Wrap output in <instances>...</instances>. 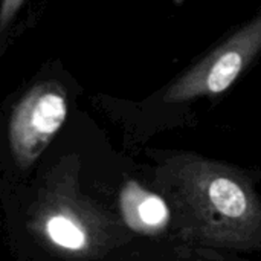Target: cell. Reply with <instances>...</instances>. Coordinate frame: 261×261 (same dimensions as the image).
Listing matches in <instances>:
<instances>
[{
    "label": "cell",
    "mask_w": 261,
    "mask_h": 261,
    "mask_svg": "<svg viewBox=\"0 0 261 261\" xmlns=\"http://www.w3.org/2000/svg\"><path fill=\"white\" fill-rule=\"evenodd\" d=\"M177 171V197L206 240L251 246L261 236V206L249 187L223 167L185 161Z\"/></svg>",
    "instance_id": "cell-1"
},
{
    "label": "cell",
    "mask_w": 261,
    "mask_h": 261,
    "mask_svg": "<svg viewBox=\"0 0 261 261\" xmlns=\"http://www.w3.org/2000/svg\"><path fill=\"white\" fill-rule=\"evenodd\" d=\"M261 49V14L171 86L168 99L187 101L225 92Z\"/></svg>",
    "instance_id": "cell-2"
},
{
    "label": "cell",
    "mask_w": 261,
    "mask_h": 261,
    "mask_svg": "<svg viewBox=\"0 0 261 261\" xmlns=\"http://www.w3.org/2000/svg\"><path fill=\"white\" fill-rule=\"evenodd\" d=\"M67 116V101L54 83L34 87L15 107L9 122V144L20 165L35 162Z\"/></svg>",
    "instance_id": "cell-3"
},
{
    "label": "cell",
    "mask_w": 261,
    "mask_h": 261,
    "mask_svg": "<svg viewBox=\"0 0 261 261\" xmlns=\"http://www.w3.org/2000/svg\"><path fill=\"white\" fill-rule=\"evenodd\" d=\"M121 211L125 223L139 232H156L167 225L170 217L165 202L136 182L124 185L121 191Z\"/></svg>",
    "instance_id": "cell-4"
},
{
    "label": "cell",
    "mask_w": 261,
    "mask_h": 261,
    "mask_svg": "<svg viewBox=\"0 0 261 261\" xmlns=\"http://www.w3.org/2000/svg\"><path fill=\"white\" fill-rule=\"evenodd\" d=\"M46 232L49 239L61 248L70 251H80L86 248L87 237L81 226L66 216H54L46 223Z\"/></svg>",
    "instance_id": "cell-5"
},
{
    "label": "cell",
    "mask_w": 261,
    "mask_h": 261,
    "mask_svg": "<svg viewBox=\"0 0 261 261\" xmlns=\"http://www.w3.org/2000/svg\"><path fill=\"white\" fill-rule=\"evenodd\" d=\"M24 0H2L0 6V29H3L15 15V12L21 8Z\"/></svg>",
    "instance_id": "cell-6"
}]
</instances>
